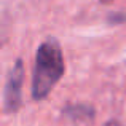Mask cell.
<instances>
[{"label": "cell", "mask_w": 126, "mask_h": 126, "mask_svg": "<svg viewBox=\"0 0 126 126\" xmlns=\"http://www.w3.org/2000/svg\"><path fill=\"white\" fill-rule=\"evenodd\" d=\"M62 113L74 121H88L94 118V109L85 104H75V105L65 107L62 110Z\"/></svg>", "instance_id": "3957f363"}, {"label": "cell", "mask_w": 126, "mask_h": 126, "mask_svg": "<svg viewBox=\"0 0 126 126\" xmlns=\"http://www.w3.org/2000/svg\"><path fill=\"white\" fill-rule=\"evenodd\" d=\"M22 83H24V65L21 59H18L10 70L5 89H3V112L5 113H16L21 109Z\"/></svg>", "instance_id": "7a4b0ae2"}, {"label": "cell", "mask_w": 126, "mask_h": 126, "mask_svg": "<svg viewBox=\"0 0 126 126\" xmlns=\"http://www.w3.org/2000/svg\"><path fill=\"white\" fill-rule=\"evenodd\" d=\"M65 72L64 56L61 45L56 38L49 37L42 42L35 53V64L32 72V99L43 101L48 97Z\"/></svg>", "instance_id": "6da1fadb"}, {"label": "cell", "mask_w": 126, "mask_h": 126, "mask_svg": "<svg viewBox=\"0 0 126 126\" xmlns=\"http://www.w3.org/2000/svg\"><path fill=\"white\" fill-rule=\"evenodd\" d=\"M126 21V15H112L109 16V22L110 24H121Z\"/></svg>", "instance_id": "277c9868"}, {"label": "cell", "mask_w": 126, "mask_h": 126, "mask_svg": "<svg viewBox=\"0 0 126 126\" xmlns=\"http://www.w3.org/2000/svg\"><path fill=\"white\" fill-rule=\"evenodd\" d=\"M101 3H110V2H113V0H99Z\"/></svg>", "instance_id": "8992f818"}, {"label": "cell", "mask_w": 126, "mask_h": 126, "mask_svg": "<svg viewBox=\"0 0 126 126\" xmlns=\"http://www.w3.org/2000/svg\"><path fill=\"white\" fill-rule=\"evenodd\" d=\"M105 126H118V123H115V121H109Z\"/></svg>", "instance_id": "5b68a950"}]
</instances>
